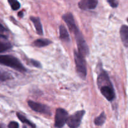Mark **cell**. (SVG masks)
Masks as SVG:
<instances>
[{
    "label": "cell",
    "mask_w": 128,
    "mask_h": 128,
    "mask_svg": "<svg viewBox=\"0 0 128 128\" xmlns=\"http://www.w3.org/2000/svg\"><path fill=\"white\" fill-rule=\"evenodd\" d=\"M100 89L102 96L108 101H111L115 98V92L112 86H104Z\"/></svg>",
    "instance_id": "ba28073f"
},
{
    "label": "cell",
    "mask_w": 128,
    "mask_h": 128,
    "mask_svg": "<svg viewBox=\"0 0 128 128\" xmlns=\"http://www.w3.org/2000/svg\"><path fill=\"white\" fill-rule=\"evenodd\" d=\"M8 128H19V124L18 122H14V121H11L9 123Z\"/></svg>",
    "instance_id": "44dd1931"
},
{
    "label": "cell",
    "mask_w": 128,
    "mask_h": 128,
    "mask_svg": "<svg viewBox=\"0 0 128 128\" xmlns=\"http://www.w3.org/2000/svg\"><path fill=\"white\" fill-rule=\"evenodd\" d=\"M11 78V76L9 73H7V72H1V81H3L4 80H8V79H10Z\"/></svg>",
    "instance_id": "ffe728a7"
},
{
    "label": "cell",
    "mask_w": 128,
    "mask_h": 128,
    "mask_svg": "<svg viewBox=\"0 0 128 128\" xmlns=\"http://www.w3.org/2000/svg\"><path fill=\"white\" fill-rule=\"evenodd\" d=\"M30 20L34 24L35 28H36V32L38 35H42L43 34V30H42V26L41 24V20L40 18L34 17V16H31L30 17Z\"/></svg>",
    "instance_id": "7c38bea8"
},
{
    "label": "cell",
    "mask_w": 128,
    "mask_h": 128,
    "mask_svg": "<svg viewBox=\"0 0 128 128\" xmlns=\"http://www.w3.org/2000/svg\"><path fill=\"white\" fill-rule=\"evenodd\" d=\"M105 121H106V114L104 112H102L100 116L95 118L94 124L96 126H102L104 123Z\"/></svg>",
    "instance_id": "9a60e30c"
},
{
    "label": "cell",
    "mask_w": 128,
    "mask_h": 128,
    "mask_svg": "<svg viewBox=\"0 0 128 128\" xmlns=\"http://www.w3.org/2000/svg\"><path fill=\"white\" fill-rule=\"evenodd\" d=\"M28 106L35 112H40V113L44 114H51L50 108L46 105L38 103V102L32 101H29L28 102Z\"/></svg>",
    "instance_id": "8992f818"
},
{
    "label": "cell",
    "mask_w": 128,
    "mask_h": 128,
    "mask_svg": "<svg viewBox=\"0 0 128 128\" xmlns=\"http://www.w3.org/2000/svg\"><path fill=\"white\" fill-rule=\"evenodd\" d=\"M108 2L109 3V4L113 8H117L118 6V0H107Z\"/></svg>",
    "instance_id": "d6986e66"
},
{
    "label": "cell",
    "mask_w": 128,
    "mask_h": 128,
    "mask_svg": "<svg viewBox=\"0 0 128 128\" xmlns=\"http://www.w3.org/2000/svg\"><path fill=\"white\" fill-rule=\"evenodd\" d=\"M11 48V45L10 42L7 41H2V40L0 42V52H5L7 50Z\"/></svg>",
    "instance_id": "e0dca14e"
},
{
    "label": "cell",
    "mask_w": 128,
    "mask_h": 128,
    "mask_svg": "<svg viewBox=\"0 0 128 128\" xmlns=\"http://www.w3.org/2000/svg\"><path fill=\"white\" fill-rule=\"evenodd\" d=\"M85 114V111L84 110L78 111L72 114L71 116H69L66 124L70 128H78L80 125Z\"/></svg>",
    "instance_id": "3957f363"
},
{
    "label": "cell",
    "mask_w": 128,
    "mask_h": 128,
    "mask_svg": "<svg viewBox=\"0 0 128 128\" xmlns=\"http://www.w3.org/2000/svg\"><path fill=\"white\" fill-rule=\"evenodd\" d=\"M31 62L34 66H35V67L36 68L41 67V64H40L39 62H38V61H34V60H31Z\"/></svg>",
    "instance_id": "7402d4cb"
},
{
    "label": "cell",
    "mask_w": 128,
    "mask_h": 128,
    "mask_svg": "<svg viewBox=\"0 0 128 128\" xmlns=\"http://www.w3.org/2000/svg\"><path fill=\"white\" fill-rule=\"evenodd\" d=\"M98 0H81L78 3V6L82 10H94L97 6Z\"/></svg>",
    "instance_id": "9c48e42d"
},
{
    "label": "cell",
    "mask_w": 128,
    "mask_h": 128,
    "mask_svg": "<svg viewBox=\"0 0 128 128\" xmlns=\"http://www.w3.org/2000/svg\"><path fill=\"white\" fill-rule=\"evenodd\" d=\"M18 16H21V17H22V12H19V13H18Z\"/></svg>",
    "instance_id": "603a6c76"
},
{
    "label": "cell",
    "mask_w": 128,
    "mask_h": 128,
    "mask_svg": "<svg viewBox=\"0 0 128 128\" xmlns=\"http://www.w3.org/2000/svg\"><path fill=\"white\" fill-rule=\"evenodd\" d=\"M8 1L9 4L11 6V9L12 10L16 11V10H19L20 8L21 4L18 0H8Z\"/></svg>",
    "instance_id": "ac0fdd59"
},
{
    "label": "cell",
    "mask_w": 128,
    "mask_h": 128,
    "mask_svg": "<svg viewBox=\"0 0 128 128\" xmlns=\"http://www.w3.org/2000/svg\"><path fill=\"white\" fill-rule=\"evenodd\" d=\"M60 38L62 41L64 42H70V38L68 32L66 28L62 25L60 26Z\"/></svg>",
    "instance_id": "4fadbf2b"
},
{
    "label": "cell",
    "mask_w": 128,
    "mask_h": 128,
    "mask_svg": "<svg viewBox=\"0 0 128 128\" xmlns=\"http://www.w3.org/2000/svg\"><path fill=\"white\" fill-rule=\"evenodd\" d=\"M120 36L124 46L128 48V26L122 25L120 29Z\"/></svg>",
    "instance_id": "8fae6325"
},
{
    "label": "cell",
    "mask_w": 128,
    "mask_h": 128,
    "mask_svg": "<svg viewBox=\"0 0 128 128\" xmlns=\"http://www.w3.org/2000/svg\"><path fill=\"white\" fill-rule=\"evenodd\" d=\"M0 62L1 64L11 68L20 72H24L26 71V69L18 59L11 55H1L0 56Z\"/></svg>",
    "instance_id": "6da1fadb"
},
{
    "label": "cell",
    "mask_w": 128,
    "mask_h": 128,
    "mask_svg": "<svg viewBox=\"0 0 128 128\" xmlns=\"http://www.w3.org/2000/svg\"><path fill=\"white\" fill-rule=\"evenodd\" d=\"M62 20L66 22V24L68 26L69 29L71 30V32H74V34H75L76 32L79 31V29L78 28L77 26H76V23H75V21L73 16H72V14L71 12H68V13L64 14L62 16Z\"/></svg>",
    "instance_id": "52a82bcc"
},
{
    "label": "cell",
    "mask_w": 128,
    "mask_h": 128,
    "mask_svg": "<svg viewBox=\"0 0 128 128\" xmlns=\"http://www.w3.org/2000/svg\"><path fill=\"white\" fill-rule=\"evenodd\" d=\"M74 62L76 64V69L78 74L82 80H86V75H87V68H86V61L84 58V56L80 52L74 51Z\"/></svg>",
    "instance_id": "7a4b0ae2"
},
{
    "label": "cell",
    "mask_w": 128,
    "mask_h": 128,
    "mask_svg": "<svg viewBox=\"0 0 128 128\" xmlns=\"http://www.w3.org/2000/svg\"><path fill=\"white\" fill-rule=\"evenodd\" d=\"M68 118V113L66 110L62 108L57 109L55 115V126L58 128L63 127L65 123L67 122Z\"/></svg>",
    "instance_id": "277c9868"
},
{
    "label": "cell",
    "mask_w": 128,
    "mask_h": 128,
    "mask_svg": "<svg viewBox=\"0 0 128 128\" xmlns=\"http://www.w3.org/2000/svg\"><path fill=\"white\" fill-rule=\"evenodd\" d=\"M98 86L100 88L104 86H112L111 81H110V78H109L108 75L103 70L98 75Z\"/></svg>",
    "instance_id": "30bf717a"
},
{
    "label": "cell",
    "mask_w": 128,
    "mask_h": 128,
    "mask_svg": "<svg viewBox=\"0 0 128 128\" xmlns=\"http://www.w3.org/2000/svg\"><path fill=\"white\" fill-rule=\"evenodd\" d=\"M51 42V41L47 39H38L37 40L34 41L33 44L36 47L42 48L48 46Z\"/></svg>",
    "instance_id": "5bb4252c"
},
{
    "label": "cell",
    "mask_w": 128,
    "mask_h": 128,
    "mask_svg": "<svg viewBox=\"0 0 128 128\" xmlns=\"http://www.w3.org/2000/svg\"><path fill=\"white\" fill-rule=\"evenodd\" d=\"M74 36L76 38V42H77L78 48L79 51L82 55L87 56L89 54V48L88 46L87 43L85 41L84 38L82 36V34L81 33L80 31H78L77 32L74 34Z\"/></svg>",
    "instance_id": "5b68a950"
},
{
    "label": "cell",
    "mask_w": 128,
    "mask_h": 128,
    "mask_svg": "<svg viewBox=\"0 0 128 128\" xmlns=\"http://www.w3.org/2000/svg\"><path fill=\"white\" fill-rule=\"evenodd\" d=\"M17 116L19 120H20L22 122L26 124H28V126H30L31 128H36V126H35L33 123H32L31 121H29L24 116H23V115H22L21 114H20L18 112Z\"/></svg>",
    "instance_id": "2e32d148"
}]
</instances>
